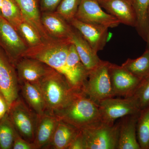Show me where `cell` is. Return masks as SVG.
Instances as JSON below:
<instances>
[{"label":"cell","mask_w":149,"mask_h":149,"mask_svg":"<svg viewBox=\"0 0 149 149\" xmlns=\"http://www.w3.org/2000/svg\"><path fill=\"white\" fill-rule=\"evenodd\" d=\"M8 113L19 136L26 141L33 143L39 115L19 96L11 105Z\"/></svg>","instance_id":"8992f818"},{"label":"cell","mask_w":149,"mask_h":149,"mask_svg":"<svg viewBox=\"0 0 149 149\" xmlns=\"http://www.w3.org/2000/svg\"><path fill=\"white\" fill-rule=\"evenodd\" d=\"M61 0H40L41 13L55 11Z\"/></svg>","instance_id":"1f68e13d"},{"label":"cell","mask_w":149,"mask_h":149,"mask_svg":"<svg viewBox=\"0 0 149 149\" xmlns=\"http://www.w3.org/2000/svg\"><path fill=\"white\" fill-rule=\"evenodd\" d=\"M19 84L15 66L0 47V91L10 107L19 97Z\"/></svg>","instance_id":"9c48e42d"},{"label":"cell","mask_w":149,"mask_h":149,"mask_svg":"<svg viewBox=\"0 0 149 149\" xmlns=\"http://www.w3.org/2000/svg\"><path fill=\"white\" fill-rule=\"evenodd\" d=\"M24 18L32 24L41 35L44 40L53 39L43 27L41 21L40 0H15Z\"/></svg>","instance_id":"ffe728a7"},{"label":"cell","mask_w":149,"mask_h":149,"mask_svg":"<svg viewBox=\"0 0 149 149\" xmlns=\"http://www.w3.org/2000/svg\"><path fill=\"white\" fill-rule=\"evenodd\" d=\"M107 13L117 19L120 24L135 27L136 12L133 0H97Z\"/></svg>","instance_id":"4fadbf2b"},{"label":"cell","mask_w":149,"mask_h":149,"mask_svg":"<svg viewBox=\"0 0 149 149\" xmlns=\"http://www.w3.org/2000/svg\"><path fill=\"white\" fill-rule=\"evenodd\" d=\"M109 63L102 60L89 71L88 79L82 88V92L97 104L105 99L114 97L109 72Z\"/></svg>","instance_id":"277c9868"},{"label":"cell","mask_w":149,"mask_h":149,"mask_svg":"<svg viewBox=\"0 0 149 149\" xmlns=\"http://www.w3.org/2000/svg\"><path fill=\"white\" fill-rule=\"evenodd\" d=\"M3 0H0V15L2 16L1 9L2 7Z\"/></svg>","instance_id":"e575fe53"},{"label":"cell","mask_w":149,"mask_h":149,"mask_svg":"<svg viewBox=\"0 0 149 149\" xmlns=\"http://www.w3.org/2000/svg\"><path fill=\"white\" fill-rule=\"evenodd\" d=\"M17 133L8 112L0 120V149H13Z\"/></svg>","instance_id":"d4e9b609"},{"label":"cell","mask_w":149,"mask_h":149,"mask_svg":"<svg viewBox=\"0 0 149 149\" xmlns=\"http://www.w3.org/2000/svg\"><path fill=\"white\" fill-rule=\"evenodd\" d=\"M72 27L70 38L74 45L81 61L86 68L90 71L97 66L102 60L83 35L77 29Z\"/></svg>","instance_id":"d6986e66"},{"label":"cell","mask_w":149,"mask_h":149,"mask_svg":"<svg viewBox=\"0 0 149 149\" xmlns=\"http://www.w3.org/2000/svg\"><path fill=\"white\" fill-rule=\"evenodd\" d=\"M75 18L86 23L114 28L120 24L117 19L103 10L97 0H81Z\"/></svg>","instance_id":"8fae6325"},{"label":"cell","mask_w":149,"mask_h":149,"mask_svg":"<svg viewBox=\"0 0 149 149\" xmlns=\"http://www.w3.org/2000/svg\"><path fill=\"white\" fill-rule=\"evenodd\" d=\"M59 120L54 113L47 111L39 115L33 142L37 149L47 148L52 141Z\"/></svg>","instance_id":"2e32d148"},{"label":"cell","mask_w":149,"mask_h":149,"mask_svg":"<svg viewBox=\"0 0 149 149\" xmlns=\"http://www.w3.org/2000/svg\"><path fill=\"white\" fill-rule=\"evenodd\" d=\"M19 83H35L42 78L51 67L34 58L22 57L15 65Z\"/></svg>","instance_id":"9a60e30c"},{"label":"cell","mask_w":149,"mask_h":149,"mask_svg":"<svg viewBox=\"0 0 149 149\" xmlns=\"http://www.w3.org/2000/svg\"><path fill=\"white\" fill-rule=\"evenodd\" d=\"M109 72L114 97H131L142 81L122 65L109 63Z\"/></svg>","instance_id":"30bf717a"},{"label":"cell","mask_w":149,"mask_h":149,"mask_svg":"<svg viewBox=\"0 0 149 149\" xmlns=\"http://www.w3.org/2000/svg\"><path fill=\"white\" fill-rule=\"evenodd\" d=\"M41 21L51 37L56 39L70 38L73 27L56 11L42 13Z\"/></svg>","instance_id":"ac0fdd59"},{"label":"cell","mask_w":149,"mask_h":149,"mask_svg":"<svg viewBox=\"0 0 149 149\" xmlns=\"http://www.w3.org/2000/svg\"><path fill=\"white\" fill-rule=\"evenodd\" d=\"M109 98L98 103L101 122L112 125L116 119L139 113L141 111L131 97L124 98Z\"/></svg>","instance_id":"52a82bcc"},{"label":"cell","mask_w":149,"mask_h":149,"mask_svg":"<svg viewBox=\"0 0 149 149\" xmlns=\"http://www.w3.org/2000/svg\"><path fill=\"white\" fill-rule=\"evenodd\" d=\"M22 95L28 106L37 114L41 115L47 111V107L41 90L35 83H19Z\"/></svg>","instance_id":"7402d4cb"},{"label":"cell","mask_w":149,"mask_h":149,"mask_svg":"<svg viewBox=\"0 0 149 149\" xmlns=\"http://www.w3.org/2000/svg\"><path fill=\"white\" fill-rule=\"evenodd\" d=\"M133 6L136 16L135 28L146 42L149 32V0H133Z\"/></svg>","instance_id":"603a6c76"},{"label":"cell","mask_w":149,"mask_h":149,"mask_svg":"<svg viewBox=\"0 0 149 149\" xmlns=\"http://www.w3.org/2000/svg\"><path fill=\"white\" fill-rule=\"evenodd\" d=\"M131 97L134 99L141 110L149 106V76L141 81Z\"/></svg>","instance_id":"f546056e"},{"label":"cell","mask_w":149,"mask_h":149,"mask_svg":"<svg viewBox=\"0 0 149 149\" xmlns=\"http://www.w3.org/2000/svg\"><path fill=\"white\" fill-rule=\"evenodd\" d=\"M13 149H37V148L34 143L26 141L17 132L15 138Z\"/></svg>","instance_id":"4dcf8cb0"},{"label":"cell","mask_w":149,"mask_h":149,"mask_svg":"<svg viewBox=\"0 0 149 149\" xmlns=\"http://www.w3.org/2000/svg\"><path fill=\"white\" fill-rule=\"evenodd\" d=\"M72 44L70 38L44 40L38 45L28 48L22 57L40 61L65 76L67 58Z\"/></svg>","instance_id":"3957f363"},{"label":"cell","mask_w":149,"mask_h":149,"mask_svg":"<svg viewBox=\"0 0 149 149\" xmlns=\"http://www.w3.org/2000/svg\"><path fill=\"white\" fill-rule=\"evenodd\" d=\"M81 0H61L55 11L69 22L75 17Z\"/></svg>","instance_id":"f1b7e54d"},{"label":"cell","mask_w":149,"mask_h":149,"mask_svg":"<svg viewBox=\"0 0 149 149\" xmlns=\"http://www.w3.org/2000/svg\"><path fill=\"white\" fill-rule=\"evenodd\" d=\"M86 149H117L119 123L99 122L81 129Z\"/></svg>","instance_id":"5b68a950"},{"label":"cell","mask_w":149,"mask_h":149,"mask_svg":"<svg viewBox=\"0 0 149 149\" xmlns=\"http://www.w3.org/2000/svg\"><path fill=\"white\" fill-rule=\"evenodd\" d=\"M121 65L141 80L149 76V49L139 57L128 58Z\"/></svg>","instance_id":"cb8c5ba5"},{"label":"cell","mask_w":149,"mask_h":149,"mask_svg":"<svg viewBox=\"0 0 149 149\" xmlns=\"http://www.w3.org/2000/svg\"><path fill=\"white\" fill-rule=\"evenodd\" d=\"M9 106L2 93L0 91V120L8 111Z\"/></svg>","instance_id":"836d02e7"},{"label":"cell","mask_w":149,"mask_h":149,"mask_svg":"<svg viewBox=\"0 0 149 149\" xmlns=\"http://www.w3.org/2000/svg\"><path fill=\"white\" fill-rule=\"evenodd\" d=\"M68 149H86V144L81 130L80 133L72 141Z\"/></svg>","instance_id":"d6a6232c"},{"label":"cell","mask_w":149,"mask_h":149,"mask_svg":"<svg viewBox=\"0 0 149 149\" xmlns=\"http://www.w3.org/2000/svg\"><path fill=\"white\" fill-rule=\"evenodd\" d=\"M80 131L75 126L60 119L50 143L47 148L68 149Z\"/></svg>","instance_id":"44dd1931"},{"label":"cell","mask_w":149,"mask_h":149,"mask_svg":"<svg viewBox=\"0 0 149 149\" xmlns=\"http://www.w3.org/2000/svg\"><path fill=\"white\" fill-rule=\"evenodd\" d=\"M69 23L83 35L96 53L104 49L108 40V28L99 24L83 22L75 17Z\"/></svg>","instance_id":"7c38bea8"},{"label":"cell","mask_w":149,"mask_h":149,"mask_svg":"<svg viewBox=\"0 0 149 149\" xmlns=\"http://www.w3.org/2000/svg\"><path fill=\"white\" fill-rule=\"evenodd\" d=\"M54 113L59 119L80 130L101 121L98 104L82 91L63 108Z\"/></svg>","instance_id":"7a4b0ae2"},{"label":"cell","mask_w":149,"mask_h":149,"mask_svg":"<svg viewBox=\"0 0 149 149\" xmlns=\"http://www.w3.org/2000/svg\"><path fill=\"white\" fill-rule=\"evenodd\" d=\"M89 72L81 61L72 43L65 63V77L74 88L82 91L83 85L88 79Z\"/></svg>","instance_id":"5bb4252c"},{"label":"cell","mask_w":149,"mask_h":149,"mask_svg":"<svg viewBox=\"0 0 149 149\" xmlns=\"http://www.w3.org/2000/svg\"><path fill=\"white\" fill-rule=\"evenodd\" d=\"M35 84L42 93L47 111L52 113L63 108L81 92L74 88L64 75L52 68Z\"/></svg>","instance_id":"6da1fadb"},{"label":"cell","mask_w":149,"mask_h":149,"mask_svg":"<svg viewBox=\"0 0 149 149\" xmlns=\"http://www.w3.org/2000/svg\"><path fill=\"white\" fill-rule=\"evenodd\" d=\"M0 47L15 66L29 48L16 29L0 15Z\"/></svg>","instance_id":"ba28073f"},{"label":"cell","mask_w":149,"mask_h":149,"mask_svg":"<svg viewBox=\"0 0 149 149\" xmlns=\"http://www.w3.org/2000/svg\"><path fill=\"white\" fill-rule=\"evenodd\" d=\"M137 137L141 149H149V106L141 110L137 123Z\"/></svg>","instance_id":"484cf974"},{"label":"cell","mask_w":149,"mask_h":149,"mask_svg":"<svg viewBox=\"0 0 149 149\" xmlns=\"http://www.w3.org/2000/svg\"><path fill=\"white\" fill-rule=\"evenodd\" d=\"M140 113L121 118L118 122L117 149H141L137 140L136 130Z\"/></svg>","instance_id":"e0dca14e"},{"label":"cell","mask_w":149,"mask_h":149,"mask_svg":"<svg viewBox=\"0 0 149 149\" xmlns=\"http://www.w3.org/2000/svg\"><path fill=\"white\" fill-rule=\"evenodd\" d=\"M2 16L17 30L25 19L15 0H3Z\"/></svg>","instance_id":"4316f807"},{"label":"cell","mask_w":149,"mask_h":149,"mask_svg":"<svg viewBox=\"0 0 149 149\" xmlns=\"http://www.w3.org/2000/svg\"><path fill=\"white\" fill-rule=\"evenodd\" d=\"M146 42L147 43V48H148V49H149V32L148 36V39H147Z\"/></svg>","instance_id":"d590c367"},{"label":"cell","mask_w":149,"mask_h":149,"mask_svg":"<svg viewBox=\"0 0 149 149\" xmlns=\"http://www.w3.org/2000/svg\"><path fill=\"white\" fill-rule=\"evenodd\" d=\"M17 31L29 47L38 45L44 41L35 27L25 19L19 24Z\"/></svg>","instance_id":"83f0119b"}]
</instances>
